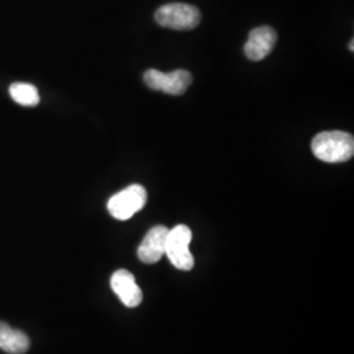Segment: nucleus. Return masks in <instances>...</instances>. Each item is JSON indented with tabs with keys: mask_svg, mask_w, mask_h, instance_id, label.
Segmentation results:
<instances>
[{
	"mask_svg": "<svg viewBox=\"0 0 354 354\" xmlns=\"http://www.w3.org/2000/svg\"><path fill=\"white\" fill-rule=\"evenodd\" d=\"M190 241L192 231L185 225H178L168 231L165 256L180 270H190L194 266V257L189 251Z\"/></svg>",
	"mask_w": 354,
	"mask_h": 354,
	"instance_id": "nucleus-3",
	"label": "nucleus"
},
{
	"mask_svg": "<svg viewBox=\"0 0 354 354\" xmlns=\"http://www.w3.org/2000/svg\"><path fill=\"white\" fill-rule=\"evenodd\" d=\"M29 345L30 342L24 332L0 322V349L10 354H23L29 349Z\"/></svg>",
	"mask_w": 354,
	"mask_h": 354,
	"instance_id": "nucleus-9",
	"label": "nucleus"
},
{
	"mask_svg": "<svg viewBox=\"0 0 354 354\" xmlns=\"http://www.w3.org/2000/svg\"><path fill=\"white\" fill-rule=\"evenodd\" d=\"M165 226L152 227L138 247V257L145 264H155L165 254V244L168 236Z\"/></svg>",
	"mask_w": 354,
	"mask_h": 354,
	"instance_id": "nucleus-8",
	"label": "nucleus"
},
{
	"mask_svg": "<svg viewBox=\"0 0 354 354\" xmlns=\"http://www.w3.org/2000/svg\"><path fill=\"white\" fill-rule=\"evenodd\" d=\"M156 23L175 30H190L201 23V12L197 7L185 3H171L155 13Z\"/></svg>",
	"mask_w": 354,
	"mask_h": 354,
	"instance_id": "nucleus-2",
	"label": "nucleus"
},
{
	"mask_svg": "<svg viewBox=\"0 0 354 354\" xmlns=\"http://www.w3.org/2000/svg\"><path fill=\"white\" fill-rule=\"evenodd\" d=\"M311 150L322 162H326V163L346 162L353 158V136L340 130L323 131L317 134L311 142Z\"/></svg>",
	"mask_w": 354,
	"mask_h": 354,
	"instance_id": "nucleus-1",
	"label": "nucleus"
},
{
	"mask_svg": "<svg viewBox=\"0 0 354 354\" xmlns=\"http://www.w3.org/2000/svg\"><path fill=\"white\" fill-rule=\"evenodd\" d=\"M349 49H351V51H353V50H354V48H353V39H352V42H351V48H349Z\"/></svg>",
	"mask_w": 354,
	"mask_h": 354,
	"instance_id": "nucleus-11",
	"label": "nucleus"
},
{
	"mask_svg": "<svg viewBox=\"0 0 354 354\" xmlns=\"http://www.w3.org/2000/svg\"><path fill=\"white\" fill-rule=\"evenodd\" d=\"M10 95L15 102L24 106H36L39 102L37 88L28 83H15L10 88Z\"/></svg>",
	"mask_w": 354,
	"mask_h": 354,
	"instance_id": "nucleus-10",
	"label": "nucleus"
},
{
	"mask_svg": "<svg viewBox=\"0 0 354 354\" xmlns=\"http://www.w3.org/2000/svg\"><path fill=\"white\" fill-rule=\"evenodd\" d=\"M145 83L155 91H162L168 95H184L192 84V74L185 70H176L174 73H162L150 68L145 73Z\"/></svg>",
	"mask_w": 354,
	"mask_h": 354,
	"instance_id": "nucleus-5",
	"label": "nucleus"
},
{
	"mask_svg": "<svg viewBox=\"0 0 354 354\" xmlns=\"http://www.w3.org/2000/svg\"><path fill=\"white\" fill-rule=\"evenodd\" d=\"M277 33L272 26H259L250 32L244 45V53L248 59L259 62L266 58L276 46Z\"/></svg>",
	"mask_w": 354,
	"mask_h": 354,
	"instance_id": "nucleus-6",
	"label": "nucleus"
},
{
	"mask_svg": "<svg viewBox=\"0 0 354 354\" xmlns=\"http://www.w3.org/2000/svg\"><path fill=\"white\" fill-rule=\"evenodd\" d=\"M147 203V192L138 184L115 193L108 201V210L118 221H127L140 212Z\"/></svg>",
	"mask_w": 354,
	"mask_h": 354,
	"instance_id": "nucleus-4",
	"label": "nucleus"
},
{
	"mask_svg": "<svg viewBox=\"0 0 354 354\" xmlns=\"http://www.w3.org/2000/svg\"><path fill=\"white\" fill-rule=\"evenodd\" d=\"M111 286L127 307L134 308L142 304L143 294L136 282V277L129 270L121 269L114 272L111 279Z\"/></svg>",
	"mask_w": 354,
	"mask_h": 354,
	"instance_id": "nucleus-7",
	"label": "nucleus"
}]
</instances>
